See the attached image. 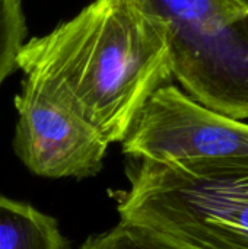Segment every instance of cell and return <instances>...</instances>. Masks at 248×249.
<instances>
[{
  "instance_id": "1",
  "label": "cell",
  "mask_w": 248,
  "mask_h": 249,
  "mask_svg": "<svg viewBox=\"0 0 248 249\" xmlns=\"http://www.w3.org/2000/svg\"><path fill=\"white\" fill-rule=\"evenodd\" d=\"M16 64L110 144L126 139L146 101L172 79L162 28L132 0H94L51 32L26 41Z\"/></svg>"
},
{
  "instance_id": "2",
  "label": "cell",
  "mask_w": 248,
  "mask_h": 249,
  "mask_svg": "<svg viewBox=\"0 0 248 249\" xmlns=\"http://www.w3.org/2000/svg\"><path fill=\"white\" fill-rule=\"evenodd\" d=\"M129 187L113 194L120 220L183 249H248V159L127 163Z\"/></svg>"
},
{
  "instance_id": "3",
  "label": "cell",
  "mask_w": 248,
  "mask_h": 249,
  "mask_svg": "<svg viewBox=\"0 0 248 249\" xmlns=\"http://www.w3.org/2000/svg\"><path fill=\"white\" fill-rule=\"evenodd\" d=\"M162 28L172 79L203 107L248 120V10L234 0H132Z\"/></svg>"
},
{
  "instance_id": "4",
  "label": "cell",
  "mask_w": 248,
  "mask_h": 249,
  "mask_svg": "<svg viewBox=\"0 0 248 249\" xmlns=\"http://www.w3.org/2000/svg\"><path fill=\"white\" fill-rule=\"evenodd\" d=\"M121 144L129 158L152 162L248 159V124L167 83L142 107Z\"/></svg>"
},
{
  "instance_id": "5",
  "label": "cell",
  "mask_w": 248,
  "mask_h": 249,
  "mask_svg": "<svg viewBox=\"0 0 248 249\" xmlns=\"http://www.w3.org/2000/svg\"><path fill=\"white\" fill-rule=\"evenodd\" d=\"M15 107L13 149L32 174L83 179L101 171L110 143L45 83L25 76Z\"/></svg>"
},
{
  "instance_id": "6",
  "label": "cell",
  "mask_w": 248,
  "mask_h": 249,
  "mask_svg": "<svg viewBox=\"0 0 248 249\" xmlns=\"http://www.w3.org/2000/svg\"><path fill=\"white\" fill-rule=\"evenodd\" d=\"M0 249H67L54 217L0 196Z\"/></svg>"
},
{
  "instance_id": "7",
  "label": "cell",
  "mask_w": 248,
  "mask_h": 249,
  "mask_svg": "<svg viewBox=\"0 0 248 249\" xmlns=\"http://www.w3.org/2000/svg\"><path fill=\"white\" fill-rule=\"evenodd\" d=\"M79 249H183L164 235L120 220L113 229L91 236Z\"/></svg>"
},
{
  "instance_id": "8",
  "label": "cell",
  "mask_w": 248,
  "mask_h": 249,
  "mask_svg": "<svg viewBox=\"0 0 248 249\" xmlns=\"http://www.w3.org/2000/svg\"><path fill=\"white\" fill-rule=\"evenodd\" d=\"M25 36L26 20L20 0H0V85L18 70L16 58Z\"/></svg>"
},
{
  "instance_id": "9",
  "label": "cell",
  "mask_w": 248,
  "mask_h": 249,
  "mask_svg": "<svg viewBox=\"0 0 248 249\" xmlns=\"http://www.w3.org/2000/svg\"><path fill=\"white\" fill-rule=\"evenodd\" d=\"M234 1H237L241 7H244V9L248 10V0H234Z\"/></svg>"
}]
</instances>
